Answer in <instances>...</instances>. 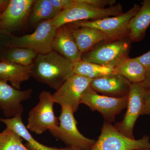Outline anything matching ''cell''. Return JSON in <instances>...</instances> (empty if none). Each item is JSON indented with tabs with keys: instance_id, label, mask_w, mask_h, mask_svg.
Segmentation results:
<instances>
[{
	"instance_id": "1",
	"label": "cell",
	"mask_w": 150,
	"mask_h": 150,
	"mask_svg": "<svg viewBox=\"0 0 150 150\" xmlns=\"http://www.w3.org/2000/svg\"><path fill=\"white\" fill-rule=\"evenodd\" d=\"M74 74L73 63L53 50L38 54L31 72V77L56 90Z\"/></svg>"
},
{
	"instance_id": "2",
	"label": "cell",
	"mask_w": 150,
	"mask_h": 150,
	"mask_svg": "<svg viewBox=\"0 0 150 150\" xmlns=\"http://www.w3.org/2000/svg\"><path fill=\"white\" fill-rule=\"evenodd\" d=\"M123 12L120 3L107 8L98 7L90 4L86 0H76L69 8L63 10L51 19V21L57 28L75 22L100 19L119 15Z\"/></svg>"
},
{
	"instance_id": "3",
	"label": "cell",
	"mask_w": 150,
	"mask_h": 150,
	"mask_svg": "<svg viewBox=\"0 0 150 150\" xmlns=\"http://www.w3.org/2000/svg\"><path fill=\"white\" fill-rule=\"evenodd\" d=\"M129 36L113 41H103L91 50L82 55L81 60L102 65L116 68L120 63L129 58L131 48Z\"/></svg>"
},
{
	"instance_id": "4",
	"label": "cell",
	"mask_w": 150,
	"mask_h": 150,
	"mask_svg": "<svg viewBox=\"0 0 150 150\" xmlns=\"http://www.w3.org/2000/svg\"><path fill=\"white\" fill-rule=\"evenodd\" d=\"M140 7L139 4H134L129 10L116 16L96 20L75 22L69 24L78 27L97 28L105 35L106 39L105 41H113L129 36V22L138 12Z\"/></svg>"
},
{
	"instance_id": "5",
	"label": "cell",
	"mask_w": 150,
	"mask_h": 150,
	"mask_svg": "<svg viewBox=\"0 0 150 150\" xmlns=\"http://www.w3.org/2000/svg\"><path fill=\"white\" fill-rule=\"evenodd\" d=\"M74 113L70 106H62L59 126L49 131L68 147L80 150H91L96 141L84 137L79 131Z\"/></svg>"
},
{
	"instance_id": "6",
	"label": "cell",
	"mask_w": 150,
	"mask_h": 150,
	"mask_svg": "<svg viewBox=\"0 0 150 150\" xmlns=\"http://www.w3.org/2000/svg\"><path fill=\"white\" fill-rule=\"evenodd\" d=\"M150 149V137L143 136L136 140L121 134L111 123L104 121L101 133L91 150H144Z\"/></svg>"
},
{
	"instance_id": "7",
	"label": "cell",
	"mask_w": 150,
	"mask_h": 150,
	"mask_svg": "<svg viewBox=\"0 0 150 150\" xmlns=\"http://www.w3.org/2000/svg\"><path fill=\"white\" fill-rule=\"evenodd\" d=\"M57 29L51 19L44 21L39 23L31 34L12 37L7 46L11 48H29L38 54H48L53 51L52 43Z\"/></svg>"
},
{
	"instance_id": "8",
	"label": "cell",
	"mask_w": 150,
	"mask_h": 150,
	"mask_svg": "<svg viewBox=\"0 0 150 150\" xmlns=\"http://www.w3.org/2000/svg\"><path fill=\"white\" fill-rule=\"evenodd\" d=\"M39 98L37 105L29 111L26 128L28 131L41 134L59 126V118L54 114L55 102L51 93L43 91Z\"/></svg>"
},
{
	"instance_id": "9",
	"label": "cell",
	"mask_w": 150,
	"mask_h": 150,
	"mask_svg": "<svg viewBox=\"0 0 150 150\" xmlns=\"http://www.w3.org/2000/svg\"><path fill=\"white\" fill-rule=\"evenodd\" d=\"M128 97L114 98L98 93L90 86L83 93L81 104L86 105L92 111L101 113L105 121L111 123L114 122L116 115L127 107Z\"/></svg>"
},
{
	"instance_id": "10",
	"label": "cell",
	"mask_w": 150,
	"mask_h": 150,
	"mask_svg": "<svg viewBox=\"0 0 150 150\" xmlns=\"http://www.w3.org/2000/svg\"><path fill=\"white\" fill-rule=\"evenodd\" d=\"M145 91L141 83L131 84L128 96L127 111L123 120L113 125L120 133L131 139H135L134 127L139 116L142 115Z\"/></svg>"
},
{
	"instance_id": "11",
	"label": "cell",
	"mask_w": 150,
	"mask_h": 150,
	"mask_svg": "<svg viewBox=\"0 0 150 150\" xmlns=\"http://www.w3.org/2000/svg\"><path fill=\"white\" fill-rule=\"evenodd\" d=\"M93 80L74 74L69 78L53 95L55 103L61 106H69L76 112L83 93Z\"/></svg>"
},
{
	"instance_id": "12",
	"label": "cell",
	"mask_w": 150,
	"mask_h": 150,
	"mask_svg": "<svg viewBox=\"0 0 150 150\" xmlns=\"http://www.w3.org/2000/svg\"><path fill=\"white\" fill-rule=\"evenodd\" d=\"M35 0H10L0 16V32H10L23 26L31 13Z\"/></svg>"
},
{
	"instance_id": "13",
	"label": "cell",
	"mask_w": 150,
	"mask_h": 150,
	"mask_svg": "<svg viewBox=\"0 0 150 150\" xmlns=\"http://www.w3.org/2000/svg\"><path fill=\"white\" fill-rule=\"evenodd\" d=\"M33 90L21 91L14 88L7 82L0 80V110L7 118L22 115L23 108L21 102L31 98Z\"/></svg>"
},
{
	"instance_id": "14",
	"label": "cell",
	"mask_w": 150,
	"mask_h": 150,
	"mask_svg": "<svg viewBox=\"0 0 150 150\" xmlns=\"http://www.w3.org/2000/svg\"><path fill=\"white\" fill-rule=\"evenodd\" d=\"M132 83L118 73L93 80L91 87L98 93L114 98L128 97Z\"/></svg>"
},
{
	"instance_id": "15",
	"label": "cell",
	"mask_w": 150,
	"mask_h": 150,
	"mask_svg": "<svg viewBox=\"0 0 150 150\" xmlns=\"http://www.w3.org/2000/svg\"><path fill=\"white\" fill-rule=\"evenodd\" d=\"M52 49L72 63L81 60L79 50L69 24L58 28L52 43Z\"/></svg>"
},
{
	"instance_id": "16",
	"label": "cell",
	"mask_w": 150,
	"mask_h": 150,
	"mask_svg": "<svg viewBox=\"0 0 150 150\" xmlns=\"http://www.w3.org/2000/svg\"><path fill=\"white\" fill-rule=\"evenodd\" d=\"M32 65L22 66L3 59L0 62V80L9 82L14 88L20 90L21 83L31 77Z\"/></svg>"
},
{
	"instance_id": "17",
	"label": "cell",
	"mask_w": 150,
	"mask_h": 150,
	"mask_svg": "<svg viewBox=\"0 0 150 150\" xmlns=\"http://www.w3.org/2000/svg\"><path fill=\"white\" fill-rule=\"evenodd\" d=\"M0 122L4 123L6 127L13 130L21 137L22 139H24L26 142L25 146L28 150H80L69 147L60 149L52 148L40 144L32 137L25 126L23 122L21 115L8 118L0 117Z\"/></svg>"
},
{
	"instance_id": "18",
	"label": "cell",
	"mask_w": 150,
	"mask_h": 150,
	"mask_svg": "<svg viewBox=\"0 0 150 150\" xmlns=\"http://www.w3.org/2000/svg\"><path fill=\"white\" fill-rule=\"evenodd\" d=\"M69 24L71 26L73 35L82 54L90 51L97 44L106 39L104 33L97 28L78 27Z\"/></svg>"
},
{
	"instance_id": "19",
	"label": "cell",
	"mask_w": 150,
	"mask_h": 150,
	"mask_svg": "<svg viewBox=\"0 0 150 150\" xmlns=\"http://www.w3.org/2000/svg\"><path fill=\"white\" fill-rule=\"evenodd\" d=\"M150 25V0H144L129 24V36L132 42H139L145 37Z\"/></svg>"
},
{
	"instance_id": "20",
	"label": "cell",
	"mask_w": 150,
	"mask_h": 150,
	"mask_svg": "<svg viewBox=\"0 0 150 150\" xmlns=\"http://www.w3.org/2000/svg\"><path fill=\"white\" fill-rule=\"evenodd\" d=\"M115 68L117 73L126 78L132 83L142 82L148 71L135 58H127Z\"/></svg>"
},
{
	"instance_id": "21",
	"label": "cell",
	"mask_w": 150,
	"mask_h": 150,
	"mask_svg": "<svg viewBox=\"0 0 150 150\" xmlns=\"http://www.w3.org/2000/svg\"><path fill=\"white\" fill-rule=\"evenodd\" d=\"M73 70L75 74L92 80L117 73L115 68L105 67L82 60L73 63Z\"/></svg>"
},
{
	"instance_id": "22",
	"label": "cell",
	"mask_w": 150,
	"mask_h": 150,
	"mask_svg": "<svg viewBox=\"0 0 150 150\" xmlns=\"http://www.w3.org/2000/svg\"><path fill=\"white\" fill-rule=\"evenodd\" d=\"M59 13L50 2V0L35 1L30 14V22L35 25L40 22L51 19Z\"/></svg>"
},
{
	"instance_id": "23",
	"label": "cell",
	"mask_w": 150,
	"mask_h": 150,
	"mask_svg": "<svg viewBox=\"0 0 150 150\" xmlns=\"http://www.w3.org/2000/svg\"><path fill=\"white\" fill-rule=\"evenodd\" d=\"M6 54L4 60L22 66L32 65L38 54L35 51L29 48H11Z\"/></svg>"
},
{
	"instance_id": "24",
	"label": "cell",
	"mask_w": 150,
	"mask_h": 150,
	"mask_svg": "<svg viewBox=\"0 0 150 150\" xmlns=\"http://www.w3.org/2000/svg\"><path fill=\"white\" fill-rule=\"evenodd\" d=\"M21 139L13 130L6 127L0 133V150H28Z\"/></svg>"
},
{
	"instance_id": "25",
	"label": "cell",
	"mask_w": 150,
	"mask_h": 150,
	"mask_svg": "<svg viewBox=\"0 0 150 150\" xmlns=\"http://www.w3.org/2000/svg\"><path fill=\"white\" fill-rule=\"evenodd\" d=\"M50 1L54 8L59 13L74 5L76 0H50Z\"/></svg>"
},
{
	"instance_id": "26",
	"label": "cell",
	"mask_w": 150,
	"mask_h": 150,
	"mask_svg": "<svg viewBox=\"0 0 150 150\" xmlns=\"http://www.w3.org/2000/svg\"><path fill=\"white\" fill-rule=\"evenodd\" d=\"M150 115V89H146L142 115Z\"/></svg>"
},
{
	"instance_id": "27",
	"label": "cell",
	"mask_w": 150,
	"mask_h": 150,
	"mask_svg": "<svg viewBox=\"0 0 150 150\" xmlns=\"http://www.w3.org/2000/svg\"><path fill=\"white\" fill-rule=\"evenodd\" d=\"M135 58L141 63L148 71L150 70V51Z\"/></svg>"
},
{
	"instance_id": "28",
	"label": "cell",
	"mask_w": 150,
	"mask_h": 150,
	"mask_svg": "<svg viewBox=\"0 0 150 150\" xmlns=\"http://www.w3.org/2000/svg\"><path fill=\"white\" fill-rule=\"evenodd\" d=\"M141 83L146 89H150V70L148 71L144 80Z\"/></svg>"
},
{
	"instance_id": "29",
	"label": "cell",
	"mask_w": 150,
	"mask_h": 150,
	"mask_svg": "<svg viewBox=\"0 0 150 150\" xmlns=\"http://www.w3.org/2000/svg\"><path fill=\"white\" fill-rule=\"evenodd\" d=\"M10 0H0V14L4 12L8 6Z\"/></svg>"
},
{
	"instance_id": "30",
	"label": "cell",
	"mask_w": 150,
	"mask_h": 150,
	"mask_svg": "<svg viewBox=\"0 0 150 150\" xmlns=\"http://www.w3.org/2000/svg\"><path fill=\"white\" fill-rule=\"evenodd\" d=\"M150 150V149H147V150Z\"/></svg>"
},
{
	"instance_id": "31",
	"label": "cell",
	"mask_w": 150,
	"mask_h": 150,
	"mask_svg": "<svg viewBox=\"0 0 150 150\" xmlns=\"http://www.w3.org/2000/svg\"><path fill=\"white\" fill-rule=\"evenodd\" d=\"M1 14H0V16H1Z\"/></svg>"
}]
</instances>
